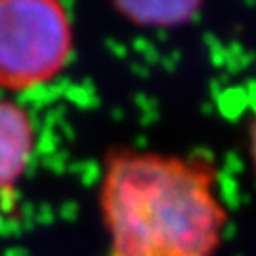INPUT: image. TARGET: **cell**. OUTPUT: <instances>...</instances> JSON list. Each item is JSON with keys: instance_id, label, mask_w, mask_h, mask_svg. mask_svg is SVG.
I'll list each match as a JSON object with an SVG mask.
<instances>
[{"instance_id": "2", "label": "cell", "mask_w": 256, "mask_h": 256, "mask_svg": "<svg viewBox=\"0 0 256 256\" xmlns=\"http://www.w3.org/2000/svg\"><path fill=\"white\" fill-rule=\"evenodd\" d=\"M70 52L72 27L61 0H0V90L50 82Z\"/></svg>"}, {"instance_id": "1", "label": "cell", "mask_w": 256, "mask_h": 256, "mask_svg": "<svg viewBox=\"0 0 256 256\" xmlns=\"http://www.w3.org/2000/svg\"><path fill=\"white\" fill-rule=\"evenodd\" d=\"M214 182L203 160L114 154L99 192L106 256H216L226 210Z\"/></svg>"}, {"instance_id": "3", "label": "cell", "mask_w": 256, "mask_h": 256, "mask_svg": "<svg viewBox=\"0 0 256 256\" xmlns=\"http://www.w3.org/2000/svg\"><path fill=\"white\" fill-rule=\"evenodd\" d=\"M36 146V128L27 108L0 97V192L23 176Z\"/></svg>"}, {"instance_id": "5", "label": "cell", "mask_w": 256, "mask_h": 256, "mask_svg": "<svg viewBox=\"0 0 256 256\" xmlns=\"http://www.w3.org/2000/svg\"><path fill=\"white\" fill-rule=\"evenodd\" d=\"M248 152H250V162H252V167H254L256 173V124L250 129V137H248Z\"/></svg>"}, {"instance_id": "4", "label": "cell", "mask_w": 256, "mask_h": 256, "mask_svg": "<svg viewBox=\"0 0 256 256\" xmlns=\"http://www.w3.org/2000/svg\"><path fill=\"white\" fill-rule=\"evenodd\" d=\"M124 18L140 27L169 28L196 16L202 0H110Z\"/></svg>"}]
</instances>
